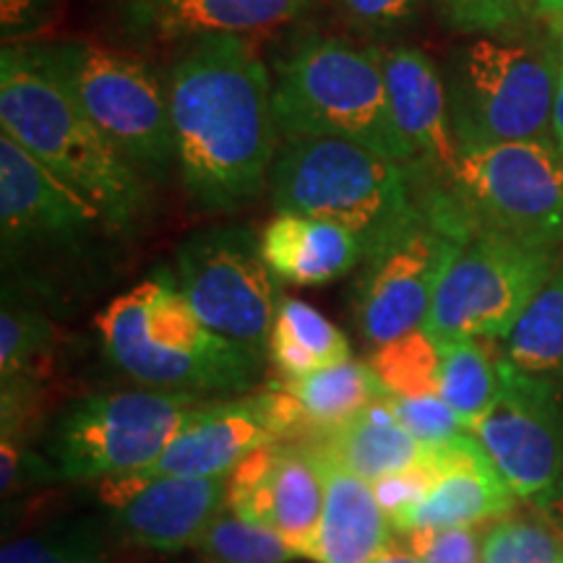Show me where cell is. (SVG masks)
Returning a JSON list of instances; mask_svg holds the SVG:
<instances>
[{
    "label": "cell",
    "instance_id": "60d3db41",
    "mask_svg": "<svg viewBox=\"0 0 563 563\" xmlns=\"http://www.w3.org/2000/svg\"><path fill=\"white\" fill-rule=\"evenodd\" d=\"M553 136L563 146V42H561V74H559V89H555L553 102Z\"/></svg>",
    "mask_w": 563,
    "mask_h": 563
},
{
    "label": "cell",
    "instance_id": "e0dca14e",
    "mask_svg": "<svg viewBox=\"0 0 563 563\" xmlns=\"http://www.w3.org/2000/svg\"><path fill=\"white\" fill-rule=\"evenodd\" d=\"M282 441V428L266 391L249 399L207 402L180 428L157 462L141 477H222L251 452Z\"/></svg>",
    "mask_w": 563,
    "mask_h": 563
},
{
    "label": "cell",
    "instance_id": "4dcf8cb0",
    "mask_svg": "<svg viewBox=\"0 0 563 563\" xmlns=\"http://www.w3.org/2000/svg\"><path fill=\"white\" fill-rule=\"evenodd\" d=\"M0 563H108V543L91 522H66L3 545Z\"/></svg>",
    "mask_w": 563,
    "mask_h": 563
},
{
    "label": "cell",
    "instance_id": "ab89813d",
    "mask_svg": "<svg viewBox=\"0 0 563 563\" xmlns=\"http://www.w3.org/2000/svg\"><path fill=\"white\" fill-rule=\"evenodd\" d=\"M373 563H422V559L412 551L410 545L402 548L399 543H389L386 545V551Z\"/></svg>",
    "mask_w": 563,
    "mask_h": 563
},
{
    "label": "cell",
    "instance_id": "836d02e7",
    "mask_svg": "<svg viewBox=\"0 0 563 563\" xmlns=\"http://www.w3.org/2000/svg\"><path fill=\"white\" fill-rule=\"evenodd\" d=\"M386 402H389L399 426L405 431H410L418 441L428 443V446H439V443H449L460 439V435L473 433L467 422L443 402L441 397H433V394L399 397V394L386 391Z\"/></svg>",
    "mask_w": 563,
    "mask_h": 563
},
{
    "label": "cell",
    "instance_id": "f35d334b",
    "mask_svg": "<svg viewBox=\"0 0 563 563\" xmlns=\"http://www.w3.org/2000/svg\"><path fill=\"white\" fill-rule=\"evenodd\" d=\"M538 19H543L548 32L563 42V0H538Z\"/></svg>",
    "mask_w": 563,
    "mask_h": 563
},
{
    "label": "cell",
    "instance_id": "5bb4252c",
    "mask_svg": "<svg viewBox=\"0 0 563 563\" xmlns=\"http://www.w3.org/2000/svg\"><path fill=\"white\" fill-rule=\"evenodd\" d=\"M108 228L100 209L66 186L24 146L0 133V238L3 264L37 251H70Z\"/></svg>",
    "mask_w": 563,
    "mask_h": 563
},
{
    "label": "cell",
    "instance_id": "ffe728a7",
    "mask_svg": "<svg viewBox=\"0 0 563 563\" xmlns=\"http://www.w3.org/2000/svg\"><path fill=\"white\" fill-rule=\"evenodd\" d=\"M282 441H313L361 415L373 399L384 397L371 363L347 361L302 378H274L266 386Z\"/></svg>",
    "mask_w": 563,
    "mask_h": 563
},
{
    "label": "cell",
    "instance_id": "8992f818",
    "mask_svg": "<svg viewBox=\"0 0 563 563\" xmlns=\"http://www.w3.org/2000/svg\"><path fill=\"white\" fill-rule=\"evenodd\" d=\"M475 235V224L452 188L426 180L418 207L363 253L352 287V311L363 340L382 347L426 327L443 274Z\"/></svg>",
    "mask_w": 563,
    "mask_h": 563
},
{
    "label": "cell",
    "instance_id": "83f0119b",
    "mask_svg": "<svg viewBox=\"0 0 563 563\" xmlns=\"http://www.w3.org/2000/svg\"><path fill=\"white\" fill-rule=\"evenodd\" d=\"M441 361L443 340L426 332V329H418V332L376 347L368 363L389 394H399V397L433 394V397H439Z\"/></svg>",
    "mask_w": 563,
    "mask_h": 563
},
{
    "label": "cell",
    "instance_id": "9a60e30c",
    "mask_svg": "<svg viewBox=\"0 0 563 563\" xmlns=\"http://www.w3.org/2000/svg\"><path fill=\"white\" fill-rule=\"evenodd\" d=\"M323 470L306 441H272L228 475V509L274 530L298 555L311 559L323 509Z\"/></svg>",
    "mask_w": 563,
    "mask_h": 563
},
{
    "label": "cell",
    "instance_id": "ba28073f",
    "mask_svg": "<svg viewBox=\"0 0 563 563\" xmlns=\"http://www.w3.org/2000/svg\"><path fill=\"white\" fill-rule=\"evenodd\" d=\"M16 47L70 91L89 121L141 175L162 178L175 165L170 95L144 58L81 40Z\"/></svg>",
    "mask_w": 563,
    "mask_h": 563
},
{
    "label": "cell",
    "instance_id": "d6986e66",
    "mask_svg": "<svg viewBox=\"0 0 563 563\" xmlns=\"http://www.w3.org/2000/svg\"><path fill=\"white\" fill-rule=\"evenodd\" d=\"M378 55L394 123L415 152L420 170L449 186L460 159V146L449 115L446 79L418 47H378Z\"/></svg>",
    "mask_w": 563,
    "mask_h": 563
},
{
    "label": "cell",
    "instance_id": "4fadbf2b",
    "mask_svg": "<svg viewBox=\"0 0 563 563\" xmlns=\"http://www.w3.org/2000/svg\"><path fill=\"white\" fill-rule=\"evenodd\" d=\"M473 435L517 498H534L563 477V405L551 378L514 368L501 355V386Z\"/></svg>",
    "mask_w": 563,
    "mask_h": 563
},
{
    "label": "cell",
    "instance_id": "4316f807",
    "mask_svg": "<svg viewBox=\"0 0 563 563\" xmlns=\"http://www.w3.org/2000/svg\"><path fill=\"white\" fill-rule=\"evenodd\" d=\"M501 386V357H490L481 340H443L439 397L470 428L488 412Z\"/></svg>",
    "mask_w": 563,
    "mask_h": 563
},
{
    "label": "cell",
    "instance_id": "cb8c5ba5",
    "mask_svg": "<svg viewBox=\"0 0 563 563\" xmlns=\"http://www.w3.org/2000/svg\"><path fill=\"white\" fill-rule=\"evenodd\" d=\"M306 443L368 483L418 467L433 452V446L418 441L399 426L386 402V394L373 399L361 415H355L344 426Z\"/></svg>",
    "mask_w": 563,
    "mask_h": 563
},
{
    "label": "cell",
    "instance_id": "277c9868",
    "mask_svg": "<svg viewBox=\"0 0 563 563\" xmlns=\"http://www.w3.org/2000/svg\"><path fill=\"white\" fill-rule=\"evenodd\" d=\"M274 121L285 139H344L402 165H418L394 123L378 47L311 37L277 66Z\"/></svg>",
    "mask_w": 563,
    "mask_h": 563
},
{
    "label": "cell",
    "instance_id": "603a6c76",
    "mask_svg": "<svg viewBox=\"0 0 563 563\" xmlns=\"http://www.w3.org/2000/svg\"><path fill=\"white\" fill-rule=\"evenodd\" d=\"M262 253L274 277L311 287L355 269L363 262V241L334 222L279 211L262 232Z\"/></svg>",
    "mask_w": 563,
    "mask_h": 563
},
{
    "label": "cell",
    "instance_id": "7c38bea8",
    "mask_svg": "<svg viewBox=\"0 0 563 563\" xmlns=\"http://www.w3.org/2000/svg\"><path fill=\"white\" fill-rule=\"evenodd\" d=\"M175 269L180 292L211 332L266 357L279 295L262 238L245 224L201 230L178 245Z\"/></svg>",
    "mask_w": 563,
    "mask_h": 563
},
{
    "label": "cell",
    "instance_id": "b9f144b4",
    "mask_svg": "<svg viewBox=\"0 0 563 563\" xmlns=\"http://www.w3.org/2000/svg\"><path fill=\"white\" fill-rule=\"evenodd\" d=\"M559 563H563V559H561V561H559Z\"/></svg>",
    "mask_w": 563,
    "mask_h": 563
},
{
    "label": "cell",
    "instance_id": "d4e9b609",
    "mask_svg": "<svg viewBox=\"0 0 563 563\" xmlns=\"http://www.w3.org/2000/svg\"><path fill=\"white\" fill-rule=\"evenodd\" d=\"M269 357L279 378H302L352 361L347 334L308 302L282 295L272 323Z\"/></svg>",
    "mask_w": 563,
    "mask_h": 563
},
{
    "label": "cell",
    "instance_id": "3957f363",
    "mask_svg": "<svg viewBox=\"0 0 563 563\" xmlns=\"http://www.w3.org/2000/svg\"><path fill=\"white\" fill-rule=\"evenodd\" d=\"M0 129L100 209L110 230L131 228L146 207L144 175L16 45L0 53Z\"/></svg>",
    "mask_w": 563,
    "mask_h": 563
},
{
    "label": "cell",
    "instance_id": "7a4b0ae2",
    "mask_svg": "<svg viewBox=\"0 0 563 563\" xmlns=\"http://www.w3.org/2000/svg\"><path fill=\"white\" fill-rule=\"evenodd\" d=\"M95 327L110 361L159 391L241 394L262 378L264 357L211 332L167 269L110 300Z\"/></svg>",
    "mask_w": 563,
    "mask_h": 563
},
{
    "label": "cell",
    "instance_id": "ac0fdd59",
    "mask_svg": "<svg viewBox=\"0 0 563 563\" xmlns=\"http://www.w3.org/2000/svg\"><path fill=\"white\" fill-rule=\"evenodd\" d=\"M433 470V483L422 501L391 525L397 532L477 527L514 509L517 496L473 433L439 443Z\"/></svg>",
    "mask_w": 563,
    "mask_h": 563
},
{
    "label": "cell",
    "instance_id": "7402d4cb",
    "mask_svg": "<svg viewBox=\"0 0 563 563\" xmlns=\"http://www.w3.org/2000/svg\"><path fill=\"white\" fill-rule=\"evenodd\" d=\"M316 452V449H313ZM319 454V452H316ZM323 470V509L311 561L373 563L391 543L389 514L368 481L319 454Z\"/></svg>",
    "mask_w": 563,
    "mask_h": 563
},
{
    "label": "cell",
    "instance_id": "d6a6232c",
    "mask_svg": "<svg viewBox=\"0 0 563 563\" xmlns=\"http://www.w3.org/2000/svg\"><path fill=\"white\" fill-rule=\"evenodd\" d=\"M441 19L456 32L501 34L538 19V0H433Z\"/></svg>",
    "mask_w": 563,
    "mask_h": 563
},
{
    "label": "cell",
    "instance_id": "44dd1931",
    "mask_svg": "<svg viewBox=\"0 0 563 563\" xmlns=\"http://www.w3.org/2000/svg\"><path fill=\"white\" fill-rule=\"evenodd\" d=\"M311 0H125L123 24L150 40L264 32L295 21Z\"/></svg>",
    "mask_w": 563,
    "mask_h": 563
},
{
    "label": "cell",
    "instance_id": "484cf974",
    "mask_svg": "<svg viewBox=\"0 0 563 563\" xmlns=\"http://www.w3.org/2000/svg\"><path fill=\"white\" fill-rule=\"evenodd\" d=\"M514 368L540 378L563 376V258L504 340Z\"/></svg>",
    "mask_w": 563,
    "mask_h": 563
},
{
    "label": "cell",
    "instance_id": "f546056e",
    "mask_svg": "<svg viewBox=\"0 0 563 563\" xmlns=\"http://www.w3.org/2000/svg\"><path fill=\"white\" fill-rule=\"evenodd\" d=\"M194 548L203 563H287L298 555L277 532L249 522L228 506L211 519Z\"/></svg>",
    "mask_w": 563,
    "mask_h": 563
},
{
    "label": "cell",
    "instance_id": "8fae6325",
    "mask_svg": "<svg viewBox=\"0 0 563 563\" xmlns=\"http://www.w3.org/2000/svg\"><path fill=\"white\" fill-rule=\"evenodd\" d=\"M555 264V249L475 230L443 274L422 329L439 340H506Z\"/></svg>",
    "mask_w": 563,
    "mask_h": 563
},
{
    "label": "cell",
    "instance_id": "52a82bcc",
    "mask_svg": "<svg viewBox=\"0 0 563 563\" xmlns=\"http://www.w3.org/2000/svg\"><path fill=\"white\" fill-rule=\"evenodd\" d=\"M514 32L481 34L452 55L446 91L460 150L553 136L561 74L555 37Z\"/></svg>",
    "mask_w": 563,
    "mask_h": 563
},
{
    "label": "cell",
    "instance_id": "2e32d148",
    "mask_svg": "<svg viewBox=\"0 0 563 563\" xmlns=\"http://www.w3.org/2000/svg\"><path fill=\"white\" fill-rule=\"evenodd\" d=\"M100 498L112 511V530L121 538L139 548L175 553L196 545L211 519L228 506V475H112L100 483Z\"/></svg>",
    "mask_w": 563,
    "mask_h": 563
},
{
    "label": "cell",
    "instance_id": "74e56055",
    "mask_svg": "<svg viewBox=\"0 0 563 563\" xmlns=\"http://www.w3.org/2000/svg\"><path fill=\"white\" fill-rule=\"evenodd\" d=\"M534 506H538L540 517H543L545 522L551 525L563 540V477L553 485L551 490L534 496Z\"/></svg>",
    "mask_w": 563,
    "mask_h": 563
},
{
    "label": "cell",
    "instance_id": "f1b7e54d",
    "mask_svg": "<svg viewBox=\"0 0 563 563\" xmlns=\"http://www.w3.org/2000/svg\"><path fill=\"white\" fill-rule=\"evenodd\" d=\"M53 350V323L42 311L19 302H3L0 313V376L5 386L34 389V378Z\"/></svg>",
    "mask_w": 563,
    "mask_h": 563
},
{
    "label": "cell",
    "instance_id": "9c48e42d",
    "mask_svg": "<svg viewBox=\"0 0 563 563\" xmlns=\"http://www.w3.org/2000/svg\"><path fill=\"white\" fill-rule=\"evenodd\" d=\"M201 397L175 391H108L70 402L45 439V473L58 481H108L157 462Z\"/></svg>",
    "mask_w": 563,
    "mask_h": 563
},
{
    "label": "cell",
    "instance_id": "6da1fadb",
    "mask_svg": "<svg viewBox=\"0 0 563 563\" xmlns=\"http://www.w3.org/2000/svg\"><path fill=\"white\" fill-rule=\"evenodd\" d=\"M175 165L203 211H235L262 194L277 159L274 87L238 34L188 45L167 79Z\"/></svg>",
    "mask_w": 563,
    "mask_h": 563
},
{
    "label": "cell",
    "instance_id": "30bf717a",
    "mask_svg": "<svg viewBox=\"0 0 563 563\" xmlns=\"http://www.w3.org/2000/svg\"><path fill=\"white\" fill-rule=\"evenodd\" d=\"M449 188L475 230L563 245V146L555 136L460 150Z\"/></svg>",
    "mask_w": 563,
    "mask_h": 563
},
{
    "label": "cell",
    "instance_id": "e575fe53",
    "mask_svg": "<svg viewBox=\"0 0 563 563\" xmlns=\"http://www.w3.org/2000/svg\"><path fill=\"white\" fill-rule=\"evenodd\" d=\"M422 0H334L340 16L352 30L386 37L405 32L418 19Z\"/></svg>",
    "mask_w": 563,
    "mask_h": 563
},
{
    "label": "cell",
    "instance_id": "5b68a950",
    "mask_svg": "<svg viewBox=\"0 0 563 563\" xmlns=\"http://www.w3.org/2000/svg\"><path fill=\"white\" fill-rule=\"evenodd\" d=\"M426 180L433 178L420 167L344 139H287L269 175L277 214L340 224L361 238L363 253L412 214Z\"/></svg>",
    "mask_w": 563,
    "mask_h": 563
},
{
    "label": "cell",
    "instance_id": "1f68e13d",
    "mask_svg": "<svg viewBox=\"0 0 563 563\" xmlns=\"http://www.w3.org/2000/svg\"><path fill=\"white\" fill-rule=\"evenodd\" d=\"M561 559V534L540 514H506L485 530L481 563H559Z\"/></svg>",
    "mask_w": 563,
    "mask_h": 563
},
{
    "label": "cell",
    "instance_id": "8d00e7d4",
    "mask_svg": "<svg viewBox=\"0 0 563 563\" xmlns=\"http://www.w3.org/2000/svg\"><path fill=\"white\" fill-rule=\"evenodd\" d=\"M58 0H0V37L5 45H24L53 21Z\"/></svg>",
    "mask_w": 563,
    "mask_h": 563
},
{
    "label": "cell",
    "instance_id": "d590c367",
    "mask_svg": "<svg viewBox=\"0 0 563 563\" xmlns=\"http://www.w3.org/2000/svg\"><path fill=\"white\" fill-rule=\"evenodd\" d=\"M483 525L449 527V530H412L407 540L422 563H481Z\"/></svg>",
    "mask_w": 563,
    "mask_h": 563
}]
</instances>
